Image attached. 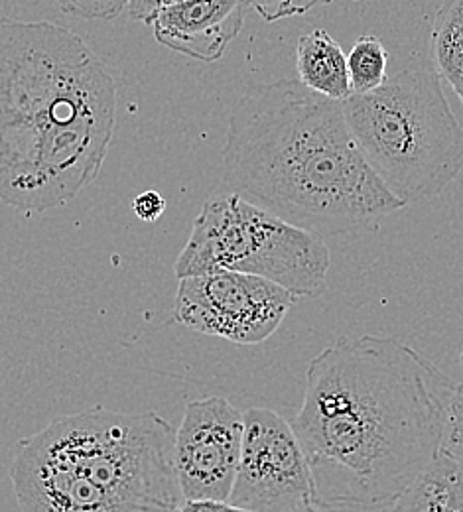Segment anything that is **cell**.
<instances>
[{"instance_id":"4","label":"cell","mask_w":463,"mask_h":512,"mask_svg":"<svg viewBox=\"0 0 463 512\" xmlns=\"http://www.w3.org/2000/svg\"><path fill=\"white\" fill-rule=\"evenodd\" d=\"M174 426L158 412L66 414L22 438L10 481L22 512H174Z\"/></svg>"},{"instance_id":"16","label":"cell","mask_w":463,"mask_h":512,"mask_svg":"<svg viewBox=\"0 0 463 512\" xmlns=\"http://www.w3.org/2000/svg\"><path fill=\"white\" fill-rule=\"evenodd\" d=\"M331 2L333 0H247V6L255 8L265 22H278L308 14L310 10Z\"/></svg>"},{"instance_id":"7","label":"cell","mask_w":463,"mask_h":512,"mask_svg":"<svg viewBox=\"0 0 463 512\" xmlns=\"http://www.w3.org/2000/svg\"><path fill=\"white\" fill-rule=\"evenodd\" d=\"M296 298L261 276L219 270L180 278L172 320L237 345H259L280 327Z\"/></svg>"},{"instance_id":"10","label":"cell","mask_w":463,"mask_h":512,"mask_svg":"<svg viewBox=\"0 0 463 512\" xmlns=\"http://www.w3.org/2000/svg\"><path fill=\"white\" fill-rule=\"evenodd\" d=\"M247 0H176L148 26L164 48L201 64L217 62L241 34Z\"/></svg>"},{"instance_id":"3","label":"cell","mask_w":463,"mask_h":512,"mask_svg":"<svg viewBox=\"0 0 463 512\" xmlns=\"http://www.w3.org/2000/svg\"><path fill=\"white\" fill-rule=\"evenodd\" d=\"M221 162L231 192L320 237L375 227L406 207L361 154L343 103L298 79L241 97Z\"/></svg>"},{"instance_id":"12","label":"cell","mask_w":463,"mask_h":512,"mask_svg":"<svg viewBox=\"0 0 463 512\" xmlns=\"http://www.w3.org/2000/svg\"><path fill=\"white\" fill-rule=\"evenodd\" d=\"M393 505V512H463V465L440 451Z\"/></svg>"},{"instance_id":"14","label":"cell","mask_w":463,"mask_h":512,"mask_svg":"<svg viewBox=\"0 0 463 512\" xmlns=\"http://www.w3.org/2000/svg\"><path fill=\"white\" fill-rule=\"evenodd\" d=\"M347 67L353 95H367L387 81L389 52L377 36L365 34L347 54Z\"/></svg>"},{"instance_id":"18","label":"cell","mask_w":463,"mask_h":512,"mask_svg":"<svg viewBox=\"0 0 463 512\" xmlns=\"http://www.w3.org/2000/svg\"><path fill=\"white\" fill-rule=\"evenodd\" d=\"M134 215L146 223L158 221L166 211V199L156 190H146L138 193L133 199Z\"/></svg>"},{"instance_id":"6","label":"cell","mask_w":463,"mask_h":512,"mask_svg":"<svg viewBox=\"0 0 463 512\" xmlns=\"http://www.w3.org/2000/svg\"><path fill=\"white\" fill-rule=\"evenodd\" d=\"M330 266V249L320 235L231 192L203 203L174 274L180 280L219 270L243 272L316 300L328 290Z\"/></svg>"},{"instance_id":"13","label":"cell","mask_w":463,"mask_h":512,"mask_svg":"<svg viewBox=\"0 0 463 512\" xmlns=\"http://www.w3.org/2000/svg\"><path fill=\"white\" fill-rule=\"evenodd\" d=\"M432 60L463 105V0H446L432 24Z\"/></svg>"},{"instance_id":"5","label":"cell","mask_w":463,"mask_h":512,"mask_svg":"<svg viewBox=\"0 0 463 512\" xmlns=\"http://www.w3.org/2000/svg\"><path fill=\"white\" fill-rule=\"evenodd\" d=\"M440 79L434 65L410 58L379 89L343 101L361 154L406 205L440 195L462 172L463 127Z\"/></svg>"},{"instance_id":"20","label":"cell","mask_w":463,"mask_h":512,"mask_svg":"<svg viewBox=\"0 0 463 512\" xmlns=\"http://www.w3.org/2000/svg\"><path fill=\"white\" fill-rule=\"evenodd\" d=\"M176 0H129V14L136 22H144L150 24L152 18L168 4H172Z\"/></svg>"},{"instance_id":"22","label":"cell","mask_w":463,"mask_h":512,"mask_svg":"<svg viewBox=\"0 0 463 512\" xmlns=\"http://www.w3.org/2000/svg\"><path fill=\"white\" fill-rule=\"evenodd\" d=\"M460 359H462V373H463V345H462V357H460Z\"/></svg>"},{"instance_id":"1","label":"cell","mask_w":463,"mask_h":512,"mask_svg":"<svg viewBox=\"0 0 463 512\" xmlns=\"http://www.w3.org/2000/svg\"><path fill=\"white\" fill-rule=\"evenodd\" d=\"M452 383L393 337H341L316 355L290 422L316 499L381 509L440 453Z\"/></svg>"},{"instance_id":"2","label":"cell","mask_w":463,"mask_h":512,"mask_svg":"<svg viewBox=\"0 0 463 512\" xmlns=\"http://www.w3.org/2000/svg\"><path fill=\"white\" fill-rule=\"evenodd\" d=\"M117 121L115 79L71 30L0 16V201L64 207L97 180Z\"/></svg>"},{"instance_id":"17","label":"cell","mask_w":463,"mask_h":512,"mask_svg":"<svg viewBox=\"0 0 463 512\" xmlns=\"http://www.w3.org/2000/svg\"><path fill=\"white\" fill-rule=\"evenodd\" d=\"M60 10L83 20H113L127 6L129 0H56Z\"/></svg>"},{"instance_id":"11","label":"cell","mask_w":463,"mask_h":512,"mask_svg":"<svg viewBox=\"0 0 463 512\" xmlns=\"http://www.w3.org/2000/svg\"><path fill=\"white\" fill-rule=\"evenodd\" d=\"M298 81L310 91L343 103L353 95L347 56L328 30L316 28L296 44Z\"/></svg>"},{"instance_id":"21","label":"cell","mask_w":463,"mask_h":512,"mask_svg":"<svg viewBox=\"0 0 463 512\" xmlns=\"http://www.w3.org/2000/svg\"><path fill=\"white\" fill-rule=\"evenodd\" d=\"M290 512H345L341 509V505H331L326 501H320V499H312V501H306L302 503L300 507H296L294 511Z\"/></svg>"},{"instance_id":"15","label":"cell","mask_w":463,"mask_h":512,"mask_svg":"<svg viewBox=\"0 0 463 512\" xmlns=\"http://www.w3.org/2000/svg\"><path fill=\"white\" fill-rule=\"evenodd\" d=\"M440 451L463 465V383L456 384L444 414Z\"/></svg>"},{"instance_id":"19","label":"cell","mask_w":463,"mask_h":512,"mask_svg":"<svg viewBox=\"0 0 463 512\" xmlns=\"http://www.w3.org/2000/svg\"><path fill=\"white\" fill-rule=\"evenodd\" d=\"M174 512H249L235 507L229 501H213V499H184V503Z\"/></svg>"},{"instance_id":"8","label":"cell","mask_w":463,"mask_h":512,"mask_svg":"<svg viewBox=\"0 0 463 512\" xmlns=\"http://www.w3.org/2000/svg\"><path fill=\"white\" fill-rule=\"evenodd\" d=\"M243 418V448L229 503L249 512H290L316 499L312 469L292 424L266 408H251Z\"/></svg>"},{"instance_id":"9","label":"cell","mask_w":463,"mask_h":512,"mask_svg":"<svg viewBox=\"0 0 463 512\" xmlns=\"http://www.w3.org/2000/svg\"><path fill=\"white\" fill-rule=\"evenodd\" d=\"M243 414L221 396L192 400L176 428L174 465L184 499L229 501L243 448Z\"/></svg>"}]
</instances>
